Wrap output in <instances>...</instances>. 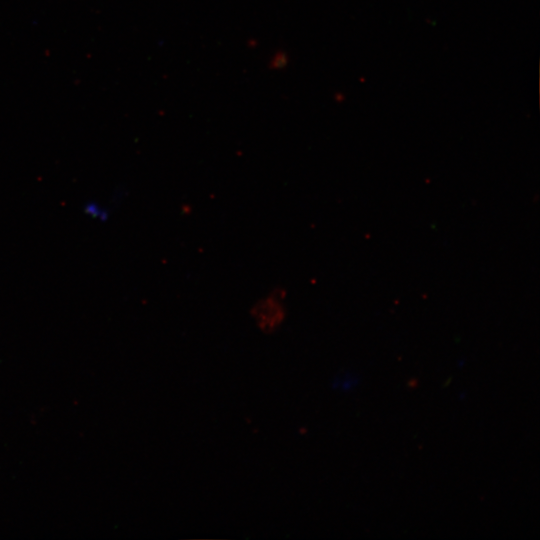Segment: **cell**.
<instances>
[{
    "label": "cell",
    "mask_w": 540,
    "mask_h": 540,
    "mask_svg": "<svg viewBox=\"0 0 540 540\" xmlns=\"http://www.w3.org/2000/svg\"><path fill=\"white\" fill-rule=\"evenodd\" d=\"M83 212L85 215L92 218V220H105L107 219L108 212L104 206L99 202L90 201L85 203L83 207Z\"/></svg>",
    "instance_id": "6da1fadb"
}]
</instances>
